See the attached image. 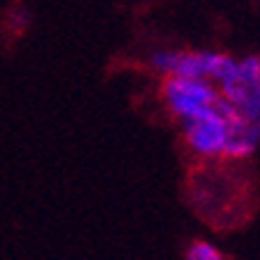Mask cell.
Returning <instances> with one entry per match:
<instances>
[{
    "mask_svg": "<svg viewBox=\"0 0 260 260\" xmlns=\"http://www.w3.org/2000/svg\"><path fill=\"white\" fill-rule=\"evenodd\" d=\"M241 160L193 158L186 172V201L215 229H232L246 220L251 186Z\"/></svg>",
    "mask_w": 260,
    "mask_h": 260,
    "instance_id": "obj_1",
    "label": "cell"
},
{
    "mask_svg": "<svg viewBox=\"0 0 260 260\" xmlns=\"http://www.w3.org/2000/svg\"><path fill=\"white\" fill-rule=\"evenodd\" d=\"M150 67L165 74H179L191 79L210 81L220 86L222 81L232 77L237 70V60H232L224 53H208V50H162L150 57Z\"/></svg>",
    "mask_w": 260,
    "mask_h": 260,
    "instance_id": "obj_2",
    "label": "cell"
},
{
    "mask_svg": "<svg viewBox=\"0 0 260 260\" xmlns=\"http://www.w3.org/2000/svg\"><path fill=\"white\" fill-rule=\"evenodd\" d=\"M224 95L217 93L210 108L181 119L184 124V143L196 158H222L227 119H224Z\"/></svg>",
    "mask_w": 260,
    "mask_h": 260,
    "instance_id": "obj_3",
    "label": "cell"
},
{
    "mask_svg": "<svg viewBox=\"0 0 260 260\" xmlns=\"http://www.w3.org/2000/svg\"><path fill=\"white\" fill-rule=\"evenodd\" d=\"M158 93L172 117L186 119L196 112L205 110V108H210L220 91L210 81L179 77V74H165L160 81Z\"/></svg>",
    "mask_w": 260,
    "mask_h": 260,
    "instance_id": "obj_4",
    "label": "cell"
},
{
    "mask_svg": "<svg viewBox=\"0 0 260 260\" xmlns=\"http://www.w3.org/2000/svg\"><path fill=\"white\" fill-rule=\"evenodd\" d=\"M224 119H227V136H224L222 158H232V160L248 158L260 143V126L248 122L229 101L224 103Z\"/></svg>",
    "mask_w": 260,
    "mask_h": 260,
    "instance_id": "obj_5",
    "label": "cell"
},
{
    "mask_svg": "<svg viewBox=\"0 0 260 260\" xmlns=\"http://www.w3.org/2000/svg\"><path fill=\"white\" fill-rule=\"evenodd\" d=\"M217 91H220L248 122L260 126V84L239 77L237 70H234L232 77H227V79L217 86Z\"/></svg>",
    "mask_w": 260,
    "mask_h": 260,
    "instance_id": "obj_6",
    "label": "cell"
},
{
    "mask_svg": "<svg viewBox=\"0 0 260 260\" xmlns=\"http://www.w3.org/2000/svg\"><path fill=\"white\" fill-rule=\"evenodd\" d=\"M186 260H224V255L208 241H193L186 251Z\"/></svg>",
    "mask_w": 260,
    "mask_h": 260,
    "instance_id": "obj_7",
    "label": "cell"
}]
</instances>
